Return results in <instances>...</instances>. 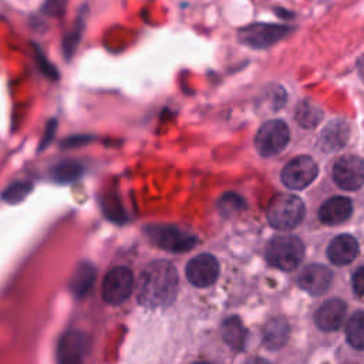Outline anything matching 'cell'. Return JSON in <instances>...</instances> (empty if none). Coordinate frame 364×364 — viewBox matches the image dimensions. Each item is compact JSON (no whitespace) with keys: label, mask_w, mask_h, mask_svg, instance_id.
Masks as SVG:
<instances>
[{"label":"cell","mask_w":364,"mask_h":364,"mask_svg":"<svg viewBox=\"0 0 364 364\" xmlns=\"http://www.w3.org/2000/svg\"><path fill=\"white\" fill-rule=\"evenodd\" d=\"M350 125L341 118L331 119L321 131L318 145L324 152H336L343 148L350 138Z\"/></svg>","instance_id":"14"},{"label":"cell","mask_w":364,"mask_h":364,"mask_svg":"<svg viewBox=\"0 0 364 364\" xmlns=\"http://www.w3.org/2000/svg\"><path fill=\"white\" fill-rule=\"evenodd\" d=\"M304 212V203L299 196L279 193L267 205V220L276 229L290 230L303 220Z\"/></svg>","instance_id":"2"},{"label":"cell","mask_w":364,"mask_h":364,"mask_svg":"<svg viewBox=\"0 0 364 364\" xmlns=\"http://www.w3.org/2000/svg\"><path fill=\"white\" fill-rule=\"evenodd\" d=\"M246 328L242 320L236 316L229 317L222 324V337L223 341L235 351H239L245 347L246 341Z\"/></svg>","instance_id":"18"},{"label":"cell","mask_w":364,"mask_h":364,"mask_svg":"<svg viewBox=\"0 0 364 364\" xmlns=\"http://www.w3.org/2000/svg\"><path fill=\"white\" fill-rule=\"evenodd\" d=\"M87 353L85 334L78 330L67 331L57 347V360L63 364H75L84 360Z\"/></svg>","instance_id":"12"},{"label":"cell","mask_w":364,"mask_h":364,"mask_svg":"<svg viewBox=\"0 0 364 364\" xmlns=\"http://www.w3.org/2000/svg\"><path fill=\"white\" fill-rule=\"evenodd\" d=\"M289 334L290 327L284 318H272L263 328V344L269 350H277L286 344Z\"/></svg>","instance_id":"17"},{"label":"cell","mask_w":364,"mask_h":364,"mask_svg":"<svg viewBox=\"0 0 364 364\" xmlns=\"http://www.w3.org/2000/svg\"><path fill=\"white\" fill-rule=\"evenodd\" d=\"M348 344L355 350H364V311H355L346 327Z\"/></svg>","instance_id":"22"},{"label":"cell","mask_w":364,"mask_h":364,"mask_svg":"<svg viewBox=\"0 0 364 364\" xmlns=\"http://www.w3.org/2000/svg\"><path fill=\"white\" fill-rule=\"evenodd\" d=\"M67 0H46L43 6V11L54 18H60L65 14Z\"/></svg>","instance_id":"27"},{"label":"cell","mask_w":364,"mask_h":364,"mask_svg":"<svg viewBox=\"0 0 364 364\" xmlns=\"http://www.w3.org/2000/svg\"><path fill=\"white\" fill-rule=\"evenodd\" d=\"M358 253V243L351 235L336 236L327 249V256L331 263L337 266L351 263Z\"/></svg>","instance_id":"15"},{"label":"cell","mask_w":364,"mask_h":364,"mask_svg":"<svg viewBox=\"0 0 364 364\" xmlns=\"http://www.w3.org/2000/svg\"><path fill=\"white\" fill-rule=\"evenodd\" d=\"M33 185L28 181H18L11 183L7 189L3 191V200L9 202V203H17L20 200H23L31 191Z\"/></svg>","instance_id":"25"},{"label":"cell","mask_w":364,"mask_h":364,"mask_svg":"<svg viewBox=\"0 0 364 364\" xmlns=\"http://www.w3.org/2000/svg\"><path fill=\"white\" fill-rule=\"evenodd\" d=\"M274 13H276L280 18H291V17H293V13L289 11V10H286V9H279V7H276V9H274Z\"/></svg>","instance_id":"31"},{"label":"cell","mask_w":364,"mask_h":364,"mask_svg":"<svg viewBox=\"0 0 364 364\" xmlns=\"http://www.w3.org/2000/svg\"><path fill=\"white\" fill-rule=\"evenodd\" d=\"M178 293V272L166 260H155L145 266L136 283V299L148 309L169 306Z\"/></svg>","instance_id":"1"},{"label":"cell","mask_w":364,"mask_h":364,"mask_svg":"<svg viewBox=\"0 0 364 364\" xmlns=\"http://www.w3.org/2000/svg\"><path fill=\"white\" fill-rule=\"evenodd\" d=\"M84 172V168L78 162L65 161L51 168V178L58 183H70L78 179Z\"/></svg>","instance_id":"23"},{"label":"cell","mask_w":364,"mask_h":364,"mask_svg":"<svg viewBox=\"0 0 364 364\" xmlns=\"http://www.w3.org/2000/svg\"><path fill=\"white\" fill-rule=\"evenodd\" d=\"M358 73L364 81V55L360 57V60H358Z\"/></svg>","instance_id":"32"},{"label":"cell","mask_w":364,"mask_h":364,"mask_svg":"<svg viewBox=\"0 0 364 364\" xmlns=\"http://www.w3.org/2000/svg\"><path fill=\"white\" fill-rule=\"evenodd\" d=\"M353 289L355 294L364 296V266L357 269V272L353 276Z\"/></svg>","instance_id":"28"},{"label":"cell","mask_w":364,"mask_h":364,"mask_svg":"<svg viewBox=\"0 0 364 364\" xmlns=\"http://www.w3.org/2000/svg\"><path fill=\"white\" fill-rule=\"evenodd\" d=\"M333 179L341 189L355 191L364 185V159L357 155L341 156L333 168Z\"/></svg>","instance_id":"9"},{"label":"cell","mask_w":364,"mask_h":364,"mask_svg":"<svg viewBox=\"0 0 364 364\" xmlns=\"http://www.w3.org/2000/svg\"><path fill=\"white\" fill-rule=\"evenodd\" d=\"M304 256V245L300 237L283 235L273 237L266 249V259L270 266L289 272L301 262Z\"/></svg>","instance_id":"3"},{"label":"cell","mask_w":364,"mask_h":364,"mask_svg":"<svg viewBox=\"0 0 364 364\" xmlns=\"http://www.w3.org/2000/svg\"><path fill=\"white\" fill-rule=\"evenodd\" d=\"M294 119L303 128H314L323 119V111L311 101H301L296 108Z\"/></svg>","instance_id":"20"},{"label":"cell","mask_w":364,"mask_h":364,"mask_svg":"<svg viewBox=\"0 0 364 364\" xmlns=\"http://www.w3.org/2000/svg\"><path fill=\"white\" fill-rule=\"evenodd\" d=\"M84 11H85V7H82L80 10V14H78L71 31L67 33L63 38V54L67 60H70L75 54V50H77V47L81 41V37H82V33H84V28H85Z\"/></svg>","instance_id":"21"},{"label":"cell","mask_w":364,"mask_h":364,"mask_svg":"<svg viewBox=\"0 0 364 364\" xmlns=\"http://www.w3.org/2000/svg\"><path fill=\"white\" fill-rule=\"evenodd\" d=\"M33 48H34L36 63H37L40 71H41L46 77H48V78H51V80H57V78H58V71H57V68L46 58V55L43 54V51H41L36 44L33 46Z\"/></svg>","instance_id":"26"},{"label":"cell","mask_w":364,"mask_h":364,"mask_svg":"<svg viewBox=\"0 0 364 364\" xmlns=\"http://www.w3.org/2000/svg\"><path fill=\"white\" fill-rule=\"evenodd\" d=\"M95 282V267L90 262H82L77 266L73 279H71V290L77 297L85 296Z\"/></svg>","instance_id":"19"},{"label":"cell","mask_w":364,"mask_h":364,"mask_svg":"<svg viewBox=\"0 0 364 364\" xmlns=\"http://www.w3.org/2000/svg\"><path fill=\"white\" fill-rule=\"evenodd\" d=\"M218 206H219L220 213H223L225 216H229V215L237 213L242 209H245L246 203H245V199L240 195H237L235 192H228L219 199Z\"/></svg>","instance_id":"24"},{"label":"cell","mask_w":364,"mask_h":364,"mask_svg":"<svg viewBox=\"0 0 364 364\" xmlns=\"http://www.w3.org/2000/svg\"><path fill=\"white\" fill-rule=\"evenodd\" d=\"M331 279H333V273L328 267H326L324 264L313 263L306 266L300 272L297 277V284L300 286V289H303L309 294L318 296L327 291V289L331 284Z\"/></svg>","instance_id":"11"},{"label":"cell","mask_w":364,"mask_h":364,"mask_svg":"<svg viewBox=\"0 0 364 364\" xmlns=\"http://www.w3.org/2000/svg\"><path fill=\"white\" fill-rule=\"evenodd\" d=\"M134 289V277L128 267H112L102 280V299L112 306L121 304L131 296Z\"/></svg>","instance_id":"6"},{"label":"cell","mask_w":364,"mask_h":364,"mask_svg":"<svg viewBox=\"0 0 364 364\" xmlns=\"http://www.w3.org/2000/svg\"><path fill=\"white\" fill-rule=\"evenodd\" d=\"M293 31L291 26L274 23H252L237 31V40L250 48H267Z\"/></svg>","instance_id":"4"},{"label":"cell","mask_w":364,"mask_h":364,"mask_svg":"<svg viewBox=\"0 0 364 364\" xmlns=\"http://www.w3.org/2000/svg\"><path fill=\"white\" fill-rule=\"evenodd\" d=\"M91 139V136L88 135H75V136H68L61 145L67 146V148H73V146H77L80 144H85Z\"/></svg>","instance_id":"29"},{"label":"cell","mask_w":364,"mask_h":364,"mask_svg":"<svg viewBox=\"0 0 364 364\" xmlns=\"http://www.w3.org/2000/svg\"><path fill=\"white\" fill-rule=\"evenodd\" d=\"M346 310L347 306L340 299L324 301L314 314L316 326L323 331H336L346 317Z\"/></svg>","instance_id":"13"},{"label":"cell","mask_w":364,"mask_h":364,"mask_svg":"<svg viewBox=\"0 0 364 364\" xmlns=\"http://www.w3.org/2000/svg\"><path fill=\"white\" fill-rule=\"evenodd\" d=\"M146 233L156 246L168 252H186L198 243L193 235L172 225H152L146 228Z\"/></svg>","instance_id":"7"},{"label":"cell","mask_w":364,"mask_h":364,"mask_svg":"<svg viewBox=\"0 0 364 364\" xmlns=\"http://www.w3.org/2000/svg\"><path fill=\"white\" fill-rule=\"evenodd\" d=\"M318 166L310 156H296L286 164L282 171V182L289 189H303L309 186L317 176Z\"/></svg>","instance_id":"8"},{"label":"cell","mask_w":364,"mask_h":364,"mask_svg":"<svg viewBox=\"0 0 364 364\" xmlns=\"http://www.w3.org/2000/svg\"><path fill=\"white\" fill-rule=\"evenodd\" d=\"M289 127L280 119L264 122L255 138V145L262 156H274L280 154L289 142Z\"/></svg>","instance_id":"5"},{"label":"cell","mask_w":364,"mask_h":364,"mask_svg":"<svg viewBox=\"0 0 364 364\" xmlns=\"http://www.w3.org/2000/svg\"><path fill=\"white\" fill-rule=\"evenodd\" d=\"M353 203L346 196H334L326 200L318 210V218L326 225H337L350 218Z\"/></svg>","instance_id":"16"},{"label":"cell","mask_w":364,"mask_h":364,"mask_svg":"<svg viewBox=\"0 0 364 364\" xmlns=\"http://www.w3.org/2000/svg\"><path fill=\"white\" fill-rule=\"evenodd\" d=\"M185 276L188 282L195 287H209L219 277V262L209 253H202L192 257L186 267Z\"/></svg>","instance_id":"10"},{"label":"cell","mask_w":364,"mask_h":364,"mask_svg":"<svg viewBox=\"0 0 364 364\" xmlns=\"http://www.w3.org/2000/svg\"><path fill=\"white\" fill-rule=\"evenodd\" d=\"M54 131H55V121H50V122H48V127H47V131H46V135H44V138H43V141H41L40 149H44V146L53 139Z\"/></svg>","instance_id":"30"}]
</instances>
